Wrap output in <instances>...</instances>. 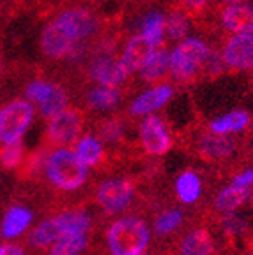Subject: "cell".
Returning <instances> with one entry per match:
<instances>
[{
    "instance_id": "1",
    "label": "cell",
    "mask_w": 253,
    "mask_h": 255,
    "mask_svg": "<svg viewBox=\"0 0 253 255\" xmlns=\"http://www.w3.org/2000/svg\"><path fill=\"white\" fill-rule=\"evenodd\" d=\"M107 243L112 255H143L150 243V229L138 216H124L108 227Z\"/></svg>"
},
{
    "instance_id": "2",
    "label": "cell",
    "mask_w": 253,
    "mask_h": 255,
    "mask_svg": "<svg viewBox=\"0 0 253 255\" xmlns=\"http://www.w3.org/2000/svg\"><path fill=\"white\" fill-rule=\"evenodd\" d=\"M44 170L50 183L64 191L78 190L87 181V167L75 151L67 147H59L50 152L44 161Z\"/></svg>"
},
{
    "instance_id": "3",
    "label": "cell",
    "mask_w": 253,
    "mask_h": 255,
    "mask_svg": "<svg viewBox=\"0 0 253 255\" xmlns=\"http://www.w3.org/2000/svg\"><path fill=\"white\" fill-rule=\"evenodd\" d=\"M211 57L209 46L202 39L188 37L175 46L170 53V71L177 80H190L195 76L202 64Z\"/></svg>"
},
{
    "instance_id": "4",
    "label": "cell",
    "mask_w": 253,
    "mask_h": 255,
    "mask_svg": "<svg viewBox=\"0 0 253 255\" xmlns=\"http://www.w3.org/2000/svg\"><path fill=\"white\" fill-rule=\"evenodd\" d=\"M34 121V105L28 100H14L0 108V143H12L23 138Z\"/></svg>"
},
{
    "instance_id": "5",
    "label": "cell",
    "mask_w": 253,
    "mask_h": 255,
    "mask_svg": "<svg viewBox=\"0 0 253 255\" xmlns=\"http://www.w3.org/2000/svg\"><path fill=\"white\" fill-rule=\"evenodd\" d=\"M134 197V186L129 179H107L98 186L96 200L108 215H119L129 207Z\"/></svg>"
},
{
    "instance_id": "6",
    "label": "cell",
    "mask_w": 253,
    "mask_h": 255,
    "mask_svg": "<svg viewBox=\"0 0 253 255\" xmlns=\"http://www.w3.org/2000/svg\"><path fill=\"white\" fill-rule=\"evenodd\" d=\"M27 100L39 107L44 117H53L67 108V94L59 84L46 80H34L27 85Z\"/></svg>"
},
{
    "instance_id": "7",
    "label": "cell",
    "mask_w": 253,
    "mask_h": 255,
    "mask_svg": "<svg viewBox=\"0 0 253 255\" xmlns=\"http://www.w3.org/2000/svg\"><path fill=\"white\" fill-rule=\"evenodd\" d=\"M127 75L129 73L126 71L121 59H115L112 44H103L96 52L91 64V76L99 85L117 87V85H121L126 80Z\"/></svg>"
},
{
    "instance_id": "8",
    "label": "cell",
    "mask_w": 253,
    "mask_h": 255,
    "mask_svg": "<svg viewBox=\"0 0 253 255\" xmlns=\"http://www.w3.org/2000/svg\"><path fill=\"white\" fill-rule=\"evenodd\" d=\"M140 142H142L143 149L152 156H161L165 152L170 151L172 147V138L170 133L166 129L165 123L154 114L143 116V121L140 123L138 128Z\"/></svg>"
},
{
    "instance_id": "9",
    "label": "cell",
    "mask_w": 253,
    "mask_h": 255,
    "mask_svg": "<svg viewBox=\"0 0 253 255\" xmlns=\"http://www.w3.org/2000/svg\"><path fill=\"white\" fill-rule=\"evenodd\" d=\"M82 116L80 112L64 108L62 112L50 117L48 123V140L55 145H67L78 140L82 133Z\"/></svg>"
},
{
    "instance_id": "10",
    "label": "cell",
    "mask_w": 253,
    "mask_h": 255,
    "mask_svg": "<svg viewBox=\"0 0 253 255\" xmlns=\"http://www.w3.org/2000/svg\"><path fill=\"white\" fill-rule=\"evenodd\" d=\"M39 46L41 52L48 59H62V57L71 55L75 52V48L78 46V43L53 20L41 32Z\"/></svg>"
},
{
    "instance_id": "11",
    "label": "cell",
    "mask_w": 253,
    "mask_h": 255,
    "mask_svg": "<svg viewBox=\"0 0 253 255\" xmlns=\"http://www.w3.org/2000/svg\"><path fill=\"white\" fill-rule=\"evenodd\" d=\"M55 21L76 43L91 37L98 30V20H96V16L91 11H87V9H80V7L67 9V11L60 12L57 16Z\"/></svg>"
},
{
    "instance_id": "12",
    "label": "cell",
    "mask_w": 253,
    "mask_h": 255,
    "mask_svg": "<svg viewBox=\"0 0 253 255\" xmlns=\"http://www.w3.org/2000/svg\"><path fill=\"white\" fill-rule=\"evenodd\" d=\"M223 62L239 71L253 69V32L234 34L223 48Z\"/></svg>"
},
{
    "instance_id": "13",
    "label": "cell",
    "mask_w": 253,
    "mask_h": 255,
    "mask_svg": "<svg viewBox=\"0 0 253 255\" xmlns=\"http://www.w3.org/2000/svg\"><path fill=\"white\" fill-rule=\"evenodd\" d=\"M172 96H174V89L168 84L156 85V87L142 92L131 103V114L133 116H149V114H154L156 110L165 107V103H168V100H170Z\"/></svg>"
},
{
    "instance_id": "14",
    "label": "cell",
    "mask_w": 253,
    "mask_h": 255,
    "mask_svg": "<svg viewBox=\"0 0 253 255\" xmlns=\"http://www.w3.org/2000/svg\"><path fill=\"white\" fill-rule=\"evenodd\" d=\"M154 50H156V46H152L142 34H140V36H134V37H131L126 43V46H124L121 62H123V66L126 68V71L131 75V73L142 69V66L149 60V57L152 55Z\"/></svg>"
},
{
    "instance_id": "15",
    "label": "cell",
    "mask_w": 253,
    "mask_h": 255,
    "mask_svg": "<svg viewBox=\"0 0 253 255\" xmlns=\"http://www.w3.org/2000/svg\"><path fill=\"white\" fill-rule=\"evenodd\" d=\"M223 27L234 34L253 32V5L250 4H230L222 14Z\"/></svg>"
},
{
    "instance_id": "16",
    "label": "cell",
    "mask_w": 253,
    "mask_h": 255,
    "mask_svg": "<svg viewBox=\"0 0 253 255\" xmlns=\"http://www.w3.org/2000/svg\"><path fill=\"white\" fill-rule=\"evenodd\" d=\"M32 220H34V215L30 209H27L25 206H12L4 215L2 225H0V234L5 239L18 238L25 231H28Z\"/></svg>"
},
{
    "instance_id": "17",
    "label": "cell",
    "mask_w": 253,
    "mask_h": 255,
    "mask_svg": "<svg viewBox=\"0 0 253 255\" xmlns=\"http://www.w3.org/2000/svg\"><path fill=\"white\" fill-rule=\"evenodd\" d=\"M214 241L206 229H195L184 236L181 243V255H211Z\"/></svg>"
},
{
    "instance_id": "18",
    "label": "cell",
    "mask_w": 253,
    "mask_h": 255,
    "mask_svg": "<svg viewBox=\"0 0 253 255\" xmlns=\"http://www.w3.org/2000/svg\"><path fill=\"white\" fill-rule=\"evenodd\" d=\"M89 245V232H62L52 245L50 255H80Z\"/></svg>"
},
{
    "instance_id": "19",
    "label": "cell",
    "mask_w": 253,
    "mask_h": 255,
    "mask_svg": "<svg viewBox=\"0 0 253 255\" xmlns=\"http://www.w3.org/2000/svg\"><path fill=\"white\" fill-rule=\"evenodd\" d=\"M250 197V188H243L238 184L230 183L223 190H220L216 197V209L220 213H234L238 211L239 207L248 200Z\"/></svg>"
},
{
    "instance_id": "20",
    "label": "cell",
    "mask_w": 253,
    "mask_h": 255,
    "mask_svg": "<svg viewBox=\"0 0 253 255\" xmlns=\"http://www.w3.org/2000/svg\"><path fill=\"white\" fill-rule=\"evenodd\" d=\"M250 124V114L245 110H234L229 112L225 116L218 117V119L211 121V131L220 133V135H227V133H238L243 131Z\"/></svg>"
},
{
    "instance_id": "21",
    "label": "cell",
    "mask_w": 253,
    "mask_h": 255,
    "mask_svg": "<svg viewBox=\"0 0 253 255\" xmlns=\"http://www.w3.org/2000/svg\"><path fill=\"white\" fill-rule=\"evenodd\" d=\"M175 193L184 204H195L202 195V181L193 170L182 172L175 181Z\"/></svg>"
},
{
    "instance_id": "22",
    "label": "cell",
    "mask_w": 253,
    "mask_h": 255,
    "mask_svg": "<svg viewBox=\"0 0 253 255\" xmlns=\"http://www.w3.org/2000/svg\"><path fill=\"white\" fill-rule=\"evenodd\" d=\"M234 143L227 138L225 135L220 133H207L204 138L200 140V152L209 159H222L232 154Z\"/></svg>"
},
{
    "instance_id": "23",
    "label": "cell",
    "mask_w": 253,
    "mask_h": 255,
    "mask_svg": "<svg viewBox=\"0 0 253 255\" xmlns=\"http://www.w3.org/2000/svg\"><path fill=\"white\" fill-rule=\"evenodd\" d=\"M121 101V92L117 87H110V85H98L87 94V105L92 110L105 112L112 110L119 105Z\"/></svg>"
},
{
    "instance_id": "24",
    "label": "cell",
    "mask_w": 253,
    "mask_h": 255,
    "mask_svg": "<svg viewBox=\"0 0 253 255\" xmlns=\"http://www.w3.org/2000/svg\"><path fill=\"white\" fill-rule=\"evenodd\" d=\"M168 69H170V53H166L165 50H154L140 69V76L145 82H156L163 78Z\"/></svg>"
},
{
    "instance_id": "25",
    "label": "cell",
    "mask_w": 253,
    "mask_h": 255,
    "mask_svg": "<svg viewBox=\"0 0 253 255\" xmlns=\"http://www.w3.org/2000/svg\"><path fill=\"white\" fill-rule=\"evenodd\" d=\"M76 156H78L80 159L83 161V165L85 167H94V165H98L101 159H103V145H101V142H99L96 136L92 135H85L82 136V138L78 140V143H76V149H75Z\"/></svg>"
},
{
    "instance_id": "26",
    "label": "cell",
    "mask_w": 253,
    "mask_h": 255,
    "mask_svg": "<svg viewBox=\"0 0 253 255\" xmlns=\"http://www.w3.org/2000/svg\"><path fill=\"white\" fill-rule=\"evenodd\" d=\"M60 236V229L57 225L55 218L52 220H44L37 225L34 231H32L30 238H28V243L34 248H48L55 243Z\"/></svg>"
},
{
    "instance_id": "27",
    "label": "cell",
    "mask_w": 253,
    "mask_h": 255,
    "mask_svg": "<svg viewBox=\"0 0 253 255\" xmlns=\"http://www.w3.org/2000/svg\"><path fill=\"white\" fill-rule=\"evenodd\" d=\"M55 222L62 232H89L91 216L85 211H64L55 216Z\"/></svg>"
},
{
    "instance_id": "28",
    "label": "cell",
    "mask_w": 253,
    "mask_h": 255,
    "mask_svg": "<svg viewBox=\"0 0 253 255\" xmlns=\"http://www.w3.org/2000/svg\"><path fill=\"white\" fill-rule=\"evenodd\" d=\"M142 36L152 46H159L163 43V37H165V16L161 12H149L143 18Z\"/></svg>"
},
{
    "instance_id": "29",
    "label": "cell",
    "mask_w": 253,
    "mask_h": 255,
    "mask_svg": "<svg viewBox=\"0 0 253 255\" xmlns=\"http://www.w3.org/2000/svg\"><path fill=\"white\" fill-rule=\"evenodd\" d=\"M182 211L179 209H166V211L159 213L154 220V231L159 236L172 234L174 231H177L182 223Z\"/></svg>"
},
{
    "instance_id": "30",
    "label": "cell",
    "mask_w": 253,
    "mask_h": 255,
    "mask_svg": "<svg viewBox=\"0 0 253 255\" xmlns=\"http://www.w3.org/2000/svg\"><path fill=\"white\" fill-rule=\"evenodd\" d=\"M190 32V21L182 12H170L165 16V36L170 39H182Z\"/></svg>"
},
{
    "instance_id": "31",
    "label": "cell",
    "mask_w": 253,
    "mask_h": 255,
    "mask_svg": "<svg viewBox=\"0 0 253 255\" xmlns=\"http://www.w3.org/2000/svg\"><path fill=\"white\" fill-rule=\"evenodd\" d=\"M23 159V143L21 140L12 143H5L4 149L0 151V163L5 168H16Z\"/></svg>"
},
{
    "instance_id": "32",
    "label": "cell",
    "mask_w": 253,
    "mask_h": 255,
    "mask_svg": "<svg viewBox=\"0 0 253 255\" xmlns=\"http://www.w3.org/2000/svg\"><path fill=\"white\" fill-rule=\"evenodd\" d=\"M123 133H124V126L119 121H107V123H103V126H101V135L107 140H110V142L119 140L121 136H123Z\"/></svg>"
},
{
    "instance_id": "33",
    "label": "cell",
    "mask_w": 253,
    "mask_h": 255,
    "mask_svg": "<svg viewBox=\"0 0 253 255\" xmlns=\"http://www.w3.org/2000/svg\"><path fill=\"white\" fill-rule=\"evenodd\" d=\"M234 184H238V186H243V188H252L253 186V170L248 168V170H243L239 172L232 181Z\"/></svg>"
},
{
    "instance_id": "34",
    "label": "cell",
    "mask_w": 253,
    "mask_h": 255,
    "mask_svg": "<svg viewBox=\"0 0 253 255\" xmlns=\"http://www.w3.org/2000/svg\"><path fill=\"white\" fill-rule=\"evenodd\" d=\"M0 255H27L25 250L21 247L14 243H7V245H2L0 247Z\"/></svg>"
},
{
    "instance_id": "35",
    "label": "cell",
    "mask_w": 253,
    "mask_h": 255,
    "mask_svg": "<svg viewBox=\"0 0 253 255\" xmlns=\"http://www.w3.org/2000/svg\"><path fill=\"white\" fill-rule=\"evenodd\" d=\"M207 2H209V0H181V4H184L190 9H200V7H204Z\"/></svg>"
},
{
    "instance_id": "36",
    "label": "cell",
    "mask_w": 253,
    "mask_h": 255,
    "mask_svg": "<svg viewBox=\"0 0 253 255\" xmlns=\"http://www.w3.org/2000/svg\"><path fill=\"white\" fill-rule=\"evenodd\" d=\"M223 2H227V4H236V2H243V0H223Z\"/></svg>"
},
{
    "instance_id": "37",
    "label": "cell",
    "mask_w": 253,
    "mask_h": 255,
    "mask_svg": "<svg viewBox=\"0 0 253 255\" xmlns=\"http://www.w3.org/2000/svg\"><path fill=\"white\" fill-rule=\"evenodd\" d=\"M2 69H4V62H2V57H0V75H2Z\"/></svg>"
},
{
    "instance_id": "38",
    "label": "cell",
    "mask_w": 253,
    "mask_h": 255,
    "mask_svg": "<svg viewBox=\"0 0 253 255\" xmlns=\"http://www.w3.org/2000/svg\"><path fill=\"white\" fill-rule=\"evenodd\" d=\"M250 195H252V200H253V191H252V193H250Z\"/></svg>"
},
{
    "instance_id": "39",
    "label": "cell",
    "mask_w": 253,
    "mask_h": 255,
    "mask_svg": "<svg viewBox=\"0 0 253 255\" xmlns=\"http://www.w3.org/2000/svg\"><path fill=\"white\" fill-rule=\"evenodd\" d=\"M143 255H145V254H143Z\"/></svg>"
}]
</instances>
